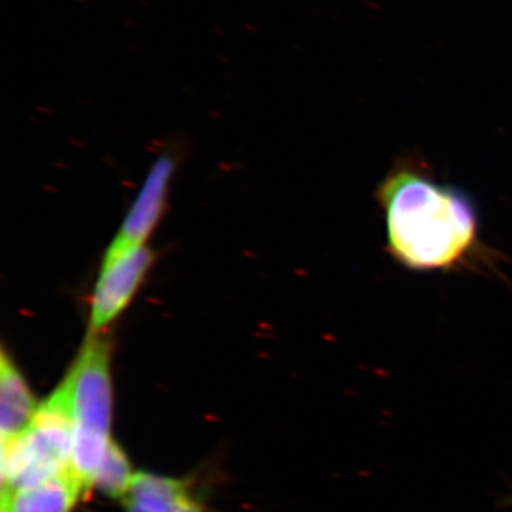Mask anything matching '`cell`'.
Masks as SVG:
<instances>
[{"label": "cell", "instance_id": "6da1fadb", "mask_svg": "<svg viewBox=\"0 0 512 512\" xmlns=\"http://www.w3.org/2000/svg\"><path fill=\"white\" fill-rule=\"evenodd\" d=\"M387 252L413 272H497L470 195L436 180L423 160L402 157L377 184Z\"/></svg>", "mask_w": 512, "mask_h": 512}, {"label": "cell", "instance_id": "7a4b0ae2", "mask_svg": "<svg viewBox=\"0 0 512 512\" xmlns=\"http://www.w3.org/2000/svg\"><path fill=\"white\" fill-rule=\"evenodd\" d=\"M113 343L109 332H87L66 377L72 394V468L84 490H92L97 471L111 443L113 420Z\"/></svg>", "mask_w": 512, "mask_h": 512}, {"label": "cell", "instance_id": "3957f363", "mask_svg": "<svg viewBox=\"0 0 512 512\" xmlns=\"http://www.w3.org/2000/svg\"><path fill=\"white\" fill-rule=\"evenodd\" d=\"M72 394L64 377L37 407L28 427L2 444L3 493L33 487L72 468Z\"/></svg>", "mask_w": 512, "mask_h": 512}, {"label": "cell", "instance_id": "277c9868", "mask_svg": "<svg viewBox=\"0 0 512 512\" xmlns=\"http://www.w3.org/2000/svg\"><path fill=\"white\" fill-rule=\"evenodd\" d=\"M156 254L148 245L109 249L90 296L89 332L106 333L146 282Z\"/></svg>", "mask_w": 512, "mask_h": 512}, {"label": "cell", "instance_id": "5b68a950", "mask_svg": "<svg viewBox=\"0 0 512 512\" xmlns=\"http://www.w3.org/2000/svg\"><path fill=\"white\" fill-rule=\"evenodd\" d=\"M174 173L175 158L171 154H163L154 161L109 249L147 245L167 208Z\"/></svg>", "mask_w": 512, "mask_h": 512}, {"label": "cell", "instance_id": "8992f818", "mask_svg": "<svg viewBox=\"0 0 512 512\" xmlns=\"http://www.w3.org/2000/svg\"><path fill=\"white\" fill-rule=\"evenodd\" d=\"M35 396L26 377L5 349L0 359V433L2 444L19 436L37 412Z\"/></svg>", "mask_w": 512, "mask_h": 512}, {"label": "cell", "instance_id": "52a82bcc", "mask_svg": "<svg viewBox=\"0 0 512 512\" xmlns=\"http://www.w3.org/2000/svg\"><path fill=\"white\" fill-rule=\"evenodd\" d=\"M123 501L127 512H204L183 481L153 473H137Z\"/></svg>", "mask_w": 512, "mask_h": 512}, {"label": "cell", "instance_id": "ba28073f", "mask_svg": "<svg viewBox=\"0 0 512 512\" xmlns=\"http://www.w3.org/2000/svg\"><path fill=\"white\" fill-rule=\"evenodd\" d=\"M83 493L82 481L69 468L33 487L3 493L2 512H72Z\"/></svg>", "mask_w": 512, "mask_h": 512}, {"label": "cell", "instance_id": "9c48e42d", "mask_svg": "<svg viewBox=\"0 0 512 512\" xmlns=\"http://www.w3.org/2000/svg\"><path fill=\"white\" fill-rule=\"evenodd\" d=\"M134 477H136V473L131 468L127 454L116 441L111 440L99 471H97L94 487L99 488L101 493L106 494L107 497L124 500L130 491Z\"/></svg>", "mask_w": 512, "mask_h": 512}, {"label": "cell", "instance_id": "30bf717a", "mask_svg": "<svg viewBox=\"0 0 512 512\" xmlns=\"http://www.w3.org/2000/svg\"><path fill=\"white\" fill-rule=\"evenodd\" d=\"M497 507L503 508V510H507V508H512V488L510 491H505V493H501L497 498Z\"/></svg>", "mask_w": 512, "mask_h": 512}]
</instances>
